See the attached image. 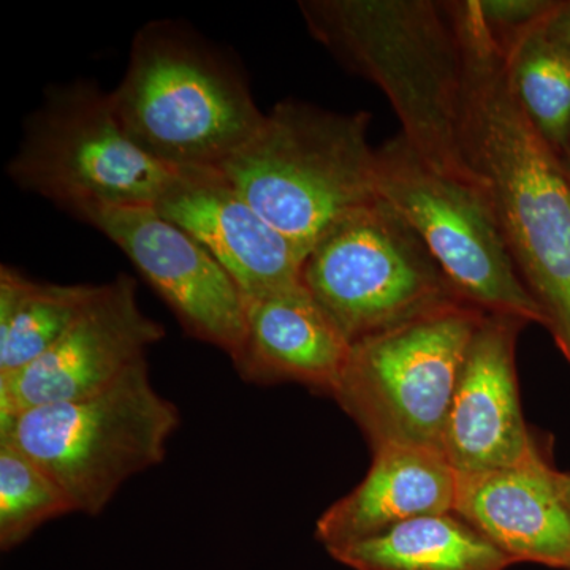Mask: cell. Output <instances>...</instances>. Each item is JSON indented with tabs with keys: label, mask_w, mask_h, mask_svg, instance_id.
<instances>
[{
	"label": "cell",
	"mask_w": 570,
	"mask_h": 570,
	"mask_svg": "<svg viewBox=\"0 0 570 570\" xmlns=\"http://www.w3.org/2000/svg\"><path fill=\"white\" fill-rule=\"evenodd\" d=\"M468 62L464 151L489 184L521 279L570 365V167L532 126L510 86L508 55L483 32L461 37Z\"/></svg>",
	"instance_id": "1"
},
{
	"label": "cell",
	"mask_w": 570,
	"mask_h": 570,
	"mask_svg": "<svg viewBox=\"0 0 570 570\" xmlns=\"http://www.w3.org/2000/svg\"><path fill=\"white\" fill-rule=\"evenodd\" d=\"M307 31L387 97L401 137L439 175L489 187L464 151L468 62L448 2L302 0Z\"/></svg>",
	"instance_id": "2"
},
{
	"label": "cell",
	"mask_w": 570,
	"mask_h": 570,
	"mask_svg": "<svg viewBox=\"0 0 570 570\" xmlns=\"http://www.w3.org/2000/svg\"><path fill=\"white\" fill-rule=\"evenodd\" d=\"M110 97L138 148L179 171L217 170L265 118L234 59L171 20L135 33L126 75Z\"/></svg>",
	"instance_id": "3"
},
{
	"label": "cell",
	"mask_w": 570,
	"mask_h": 570,
	"mask_svg": "<svg viewBox=\"0 0 570 570\" xmlns=\"http://www.w3.org/2000/svg\"><path fill=\"white\" fill-rule=\"evenodd\" d=\"M370 122V112L284 100L217 171L306 257L330 228L379 198Z\"/></svg>",
	"instance_id": "4"
},
{
	"label": "cell",
	"mask_w": 570,
	"mask_h": 570,
	"mask_svg": "<svg viewBox=\"0 0 570 570\" xmlns=\"http://www.w3.org/2000/svg\"><path fill=\"white\" fill-rule=\"evenodd\" d=\"M179 422L142 360L96 395L0 420V442L39 464L75 512L97 517L127 480L163 463Z\"/></svg>",
	"instance_id": "5"
},
{
	"label": "cell",
	"mask_w": 570,
	"mask_h": 570,
	"mask_svg": "<svg viewBox=\"0 0 570 570\" xmlns=\"http://www.w3.org/2000/svg\"><path fill=\"white\" fill-rule=\"evenodd\" d=\"M7 171L78 220L102 209L156 208L184 174L138 148L110 92L88 81L48 89Z\"/></svg>",
	"instance_id": "6"
},
{
	"label": "cell",
	"mask_w": 570,
	"mask_h": 570,
	"mask_svg": "<svg viewBox=\"0 0 570 570\" xmlns=\"http://www.w3.org/2000/svg\"><path fill=\"white\" fill-rule=\"evenodd\" d=\"M485 316L459 299L352 343L332 396L371 449L404 444L441 450L461 367Z\"/></svg>",
	"instance_id": "7"
},
{
	"label": "cell",
	"mask_w": 570,
	"mask_h": 570,
	"mask_svg": "<svg viewBox=\"0 0 570 570\" xmlns=\"http://www.w3.org/2000/svg\"><path fill=\"white\" fill-rule=\"evenodd\" d=\"M376 176L379 198L414 228L464 302L549 326L510 254L490 187L436 174L401 135L377 148Z\"/></svg>",
	"instance_id": "8"
},
{
	"label": "cell",
	"mask_w": 570,
	"mask_h": 570,
	"mask_svg": "<svg viewBox=\"0 0 570 570\" xmlns=\"http://www.w3.org/2000/svg\"><path fill=\"white\" fill-rule=\"evenodd\" d=\"M302 284L351 343L463 299L414 228L382 198L318 239Z\"/></svg>",
	"instance_id": "9"
},
{
	"label": "cell",
	"mask_w": 570,
	"mask_h": 570,
	"mask_svg": "<svg viewBox=\"0 0 570 570\" xmlns=\"http://www.w3.org/2000/svg\"><path fill=\"white\" fill-rule=\"evenodd\" d=\"M80 220L130 258L187 335L220 348L234 362L245 340L246 298L205 246L146 206L102 209Z\"/></svg>",
	"instance_id": "10"
},
{
	"label": "cell",
	"mask_w": 570,
	"mask_h": 570,
	"mask_svg": "<svg viewBox=\"0 0 570 570\" xmlns=\"http://www.w3.org/2000/svg\"><path fill=\"white\" fill-rule=\"evenodd\" d=\"M164 336L163 324L138 305L134 277L122 273L100 284L58 344L32 365L0 377V420L102 392L146 360V351Z\"/></svg>",
	"instance_id": "11"
},
{
	"label": "cell",
	"mask_w": 570,
	"mask_h": 570,
	"mask_svg": "<svg viewBox=\"0 0 570 570\" xmlns=\"http://www.w3.org/2000/svg\"><path fill=\"white\" fill-rule=\"evenodd\" d=\"M527 322L487 314L472 337L441 436L459 472L519 466L539 452L521 409L517 341Z\"/></svg>",
	"instance_id": "12"
},
{
	"label": "cell",
	"mask_w": 570,
	"mask_h": 570,
	"mask_svg": "<svg viewBox=\"0 0 570 570\" xmlns=\"http://www.w3.org/2000/svg\"><path fill=\"white\" fill-rule=\"evenodd\" d=\"M156 212L205 246L246 299L302 287L305 255L219 171H184Z\"/></svg>",
	"instance_id": "13"
},
{
	"label": "cell",
	"mask_w": 570,
	"mask_h": 570,
	"mask_svg": "<svg viewBox=\"0 0 570 570\" xmlns=\"http://www.w3.org/2000/svg\"><path fill=\"white\" fill-rule=\"evenodd\" d=\"M539 450L519 466L460 472L455 513L513 562L570 570V509Z\"/></svg>",
	"instance_id": "14"
},
{
	"label": "cell",
	"mask_w": 570,
	"mask_h": 570,
	"mask_svg": "<svg viewBox=\"0 0 570 570\" xmlns=\"http://www.w3.org/2000/svg\"><path fill=\"white\" fill-rule=\"evenodd\" d=\"M460 472L441 450L389 444L373 450L362 482L318 517L325 549L373 538L403 521L455 512Z\"/></svg>",
	"instance_id": "15"
},
{
	"label": "cell",
	"mask_w": 570,
	"mask_h": 570,
	"mask_svg": "<svg viewBox=\"0 0 570 570\" xmlns=\"http://www.w3.org/2000/svg\"><path fill=\"white\" fill-rule=\"evenodd\" d=\"M352 343L305 287L246 299V330L234 365L261 385L296 382L332 395Z\"/></svg>",
	"instance_id": "16"
},
{
	"label": "cell",
	"mask_w": 570,
	"mask_h": 570,
	"mask_svg": "<svg viewBox=\"0 0 570 570\" xmlns=\"http://www.w3.org/2000/svg\"><path fill=\"white\" fill-rule=\"evenodd\" d=\"M326 551L354 570H508L515 564L455 512L403 521Z\"/></svg>",
	"instance_id": "17"
},
{
	"label": "cell",
	"mask_w": 570,
	"mask_h": 570,
	"mask_svg": "<svg viewBox=\"0 0 570 570\" xmlns=\"http://www.w3.org/2000/svg\"><path fill=\"white\" fill-rule=\"evenodd\" d=\"M100 285L39 283L0 268V377L47 354L99 294Z\"/></svg>",
	"instance_id": "18"
},
{
	"label": "cell",
	"mask_w": 570,
	"mask_h": 570,
	"mask_svg": "<svg viewBox=\"0 0 570 570\" xmlns=\"http://www.w3.org/2000/svg\"><path fill=\"white\" fill-rule=\"evenodd\" d=\"M543 22L510 50V86L535 130L566 159L570 149V61L546 39Z\"/></svg>",
	"instance_id": "19"
},
{
	"label": "cell",
	"mask_w": 570,
	"mask_h": 570,
	"mask_svg": "<svg viewBox=\"0 0 570 570\" xmlns=\"http://www.w3.org/2000/svg\"><path fill=\"white\" fill-rule=\"evenodd\" d=\"M71 512L69 498L39 464L0 442V549L21 546L41 524Z\"/></svg>",
	"instance_id": "20"
},
{
	"label": "cell",
	"mask_w": 570,
	"mask_h": 570,
	"mask_svg": "<svg viewBox=\"0 0 570 570\" xmlns=\"http://www.w3.org/2000/svg\"><path fill=\"white\" fill-rule=\"evenodd\" d=\"M491 37L505 55L538 29L560 2L550 0H478Z\"/></svg>",
	"instance_id": "21"
},
{
	"label": "cell",
	"mask_w": 570,
	"mask_h": 570,
	"mask_svg": "<svg viewBox=\"0 0 570 570\" xmlns=\"http://www.w3.org/2000/svg\"><path fill=\"white\" fill-rule=\"evenodd\" d=\"M546 39L570 61V2L558 3L542 26Z\"/></svg>",
	"instance_id": "22"
},
{
	"label": "cell",
	"mask_w": 570,
	"mask_h": 570,
	"mask_svg": "<svg viewBox=\"0 0 570 570\" xmlns=\"http://www.w3.org/2000/svg\"><path fill=\"white\" fill-rule=\"evenodd\" d=\"M554 485L560 491L561 498L564 499L566 504L570 509V472L558 471L553 469Z\"/></svg>",
	"instance_id": "23"
},
{
	"label": "cell",
	"mask_w": 570,
	"mask_h": 570,
	"mask_svg": "<svg viewBox=\"0 0 570 570\" xmlns=\"http://www.w3.org/2000/svg\"><path fill=\"white\" fill-rule=\"evenodd\" d=\"M566 160H568V164H569V167H570V149H569L568 156H566Z\"/></svg>",
	"instance_id": "24"
}]
</instances>
